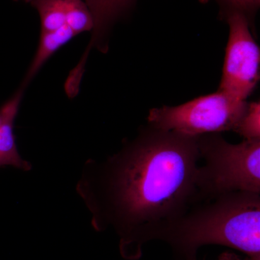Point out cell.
I'll use <instances>...</instances> for the list:
<instances>
[{
    "label": "cell",
    "instance_id": "1",
    "mask_svg": "<svg viewBox=\"0 0 260 260\" xmlns=\"http://www.w3.org/2000/svg\"><path fill=\"white\" fill-rule=\"evenodd\" d=\"M197 137L148 126L117 153L84 164L76 190L97 232L112 229L121 255L139 259L202 201Z\"/></svg>",
    "mask_w": 260,
    "mask_h": 260
},
{
    "label": "cell",
    "instance_id": "2",
    "mask_svg": "<svg viewBox=\"0 0 260 260\" xmlns=\"http://www.w3.org/2000/svg\"><path fill=\"white\" fill-rule=\"evenodd\" d=\"M161 241L183 260H196L202 246L221 245L260 259V193L234 191L197 203Z\"/></svg>",
    "mask_w": 260,
    "mask_h": 260
},
{
    "label": "cell",
    "instance_id": "3",
    "mask_svg": "<svg viewBox=\"0 0 260 260\" xmlns=\"http://www.w3.org/2000/svg\"><path fill=\"white\" fill-rule=\"evenodd\" d=\"M200 160L198 187L202 199L234 191L260 193V140L232 144L220 133L197 137Z\"/></svg>",
    "mask_w": 260,
    "mask_h": 260
},
{
    "label": "cell",
    "instance_id": "4",
    "mask_svg": "<svg viewBox=\"0 0 260 260\" xmlns=\"http://www.w3.org/2000/svg\"><path fill=\"white\" fill-rule=\"evenodd\" d=\"M247 104L218 90L177 107L151 109L148 124L189 137L234 131Z\"/></svg>",
    "mask_w": 260,
    "mask_h": 260
},
{
    "label": "cell",
    "instance_id": "5",
    "mask_svg": "<svg viewBox=\"0 0 260 260\" xmlns=\"http://www.w3.org/2000/svg\"><path fill=\"white\" fill-rule=\"evenodd\" d=\"M229 26L225 60L219 90L237 100L246 102L259 77L260 51L244 15L225 17Z\"/></svg>",
    "mask_w": 260,
    "mask_h": 260
},
{
    "label": "cell",
    "instance_id": "6",
    "mask_svg": "<svg viewBox=\"0 0 260 260\" xmlns=\"http://www.w3.org/2000/svg\"><path fill=\"white\" fill-rule=\"evenodd\" d=\"M137 0H85L93 18V35L81 59L76 65L79 70L85 69L89 52L96 48L102 52L108 51L107 37L113 25L126 13Z\"/></svg>",
    "mask_w": 260,
    "mask_h": 260
},
{
    "label": "cell",
    "instance_id": "7",
    "mask_svg": "<svg viewBox=\"0 0 260 260\" xmlns=\"http://www.w3.org/2000/svg\"><path fill=\"white\" fill-rule=\"evenodd\" d=\"M25 86L20 84L18 90L0 106V167H13L23 172L31 170L32 165L19 153L14 133L15 121L18 116Z\"/></svg>",
    "mask_w": 260,
    "mask_h": 260
},
{
    "label": "cell",
    "instance_id": "8",
    "mask_svg": "<svg viewBox=\"0 0 260 260\" xmlns=\"http://www.w3.org/2000/svg\"><path fill=\"white\" fill-rule=\"evenodd\" d=\"M75 32L68 25L51 32H41L37 52L30 62L21 85L28 87L29 83L42 69L44 64L63 46L75 37Z\"/></svg>",
    "mask_w": 260,
    "mask_h": 260
},
{
    "label": "cell",
    "instance_id": "9",
    "mask_svg": "<svg viewBox=\"0 0 260 260\" xmlns=\"http://www.w3.org/2000/svg\"><path fill=\"white\" fill-rule=\"evenodd\" d=\"M41 18V32H51L66 26L68 0H32Z\"/></svg>",
    "mask_w": 260,
    "mask_h": 260
},
{
    "label": "cell",
    "instance_id": "10",
    "mask_svg": "<svg viewBox=\"0 0 260 260\" xmlns=\"http://www.w3.org/2000/svg\"><path fill=\"white\" fill-rule=\"evenodd\" d=\"M244 140H260V104L248 103L245 112L238 122L234 131Z\"/></svg>",
    "mask_w": 260,
    "mask_h": 260
},
{
    "label": "cell",
    "instance_id": "11",
    "mask_svg": "<svg viewBox=\"0 0 260 260\" xmlns=\"http://www.w3.org/2000/svg\"><path fill=\"white\" fill-rule=\"evenodd\" d=\"M205 2L208 0H204ZM220 7L222 15L225 18L232 13L244 15L250 21L255 15L260 4V0H215Z\"/></svg>",
    "mask_w": 260,
    "mask_h": 260
},
{
    "label": "cell",
    "instance_id": "12",
    "mask_svg": "<svg viewBox=\"0 0 260 260\" xmlns=\"http://www.w3.org/2000/svg\"><path fill=\"white\" fill-rule=\"evenodd\" d=\"M219 260H260V259H253V258L248 257V256L246 259H241L235 254L225 253V254H223V255L220 256Z\"/></svg>",
    "mask_w": 260,
    "mask_h": 260
}]
</instances>
